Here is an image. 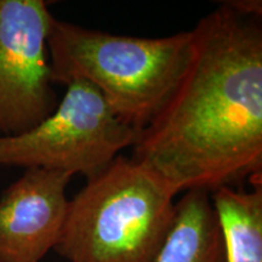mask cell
<instances>
[{"label":"cell","instance_id":"6da1fadb","mask_svg":"<svg viewBox=\"0 0 262 262\" xmlns=\"http://www.w3.org/2000/svg\"><path fill=\"white\" fill-rule=\"evenodd\" d=\"M181 80L131 158L178 193L262 176V27L221 4L191 29Z\"/></svg>","mask_w":262,"mask_h":262},{"label":"cell","instance_id":"7a4b0ae2","mask_svg":"<svg viewBox=\"0 0 262 262\" xmlns=\"http://www.w3.org/2000/svg\"><path fill=\"white\" fill-rule=\"evenodd\" d=\"M48 50L55 84L84 80L137 134L163 110L191 57L192 32L160 38L114 34L52 17Z\"/></svg>","mask_w":262,"mask_h":262},{"label":"cell","instance_id":"3957f363","mask_svg":"<svg viewBox=\"0 0 262 262\" xmlns=\"http://www.w3.org/2000/svg\"><path fill=\"white\" fill-rule=\"evenodd\" d=\"M178 194L153 170L119 155L70 199L55 250L68 262H155Z\"/></svg>","mask_w":262,"mask_h":262},{"label":"cell","instance_id":"277c9868","mask_svg":"<svg viewBox=\"0 0 262 262\" xmlns=\"http://www.w3.org/2000/svg\"><path fill=\"white\" fill-rule=\"evenodd\" d=\"M55 111L22 135L0 137V166L96 176L133 147L137 133L114 114L94 85L72 80Z\"/></svg>","mask_w":262,"mask_h":262},{"label":"cell","instance_id":"5b68a950","mask_svg":"<svg viewBox=\"0 0 262 262\" xmlns=\"http://www.w3.org/2000/svg\"><path fill=\"white\" fill-rule=\"evenodd\" d=\"M44 0H0V137L22 135L57 107Z\"/></svg>","mask_w":262,"mask_h":262},{"label":"cell","instance_id":"8992f818","mask_svg":"<svg viewBox=\"0 0 262 262\" xmlns=\"http://www.w3.org/2000/svg\"><path fill=\"white\" fill-rule=\"evenodd\" d=\"M72 175L26 169L0 196V262H40L60 239Z\"/></svg>","mask_w":262,"mask_h":262},{"label":"cell","instance_id":"52a82bcc","mask_svg":"<svg viewBox=\"0 0 262 262\" xmlns=\"http://www.w3.org/2000/svg\"><path fill=\"white\" fill-rule=\"evenodd\" d=\"M155 262H227L210 193L185 192Z\"/></svg>","mask_w":262,"mask_h":262},{"label":"cell","instance_id":"ba28073f","mask_svg":"<svg viewBox=\"0 0 262 262\" xmlns=\"http://www.w3.org/2000/svg\"><path fill=\"white\" fill-rule=\"evenodd\" d=\"M250 189L224 186L210 193L227 262H262V176Z\"/></svg>","mask_w":262,"mask_h":262},{"label":"cell","instance_id":"9c48e42d","mask_svg":"<svg viewBox=\"0 0 262 262\" xmlns=\"http://www.w3.org/2000/svg\"><path fill=\"white\" fill-rule=\"evenodd\" d=\"M226 5H228L235 12L241 14L242 16L250 18L260 19L262 15V3L261 0H231L226 2Z\"/></svg>","mask_w":262,"mask_h":262}]
</instances>
